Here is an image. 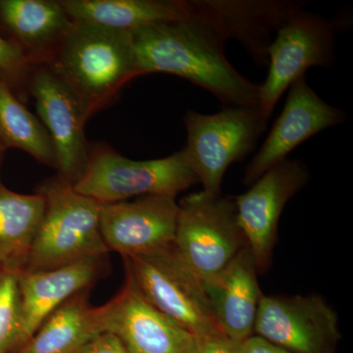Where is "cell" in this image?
Here are the masks:
<instances>
[{"mask_svg": "<svg viewBox=\"0 0 353 353\" xmlns=\"http://www.w3.org/2000/svg\"><path fill=\"white\" fill-rule=\"evenodd\" d=\"M44 210L41 192L21 194L0 183V269L25 271Z\"/></svg>", "mask_w": 353, "mask_h": 353, "instance_id": "20", "label": "cell"}, {"mask_svg": "<svg viewBox=\"0 0 353 353\" xmlns=\"http://www.w3.org/2000/svg\"><path fill=\"white\" fill-rule=\"evenodd\" d=\"M104 257H92L50 271L18 274L22 316L20 348L55 309L94 285L102 272Z\"/></svg>", "mask_w": 353, "mask_h": 353, "instance_id": "17", "label": "cell"}, {"mask_svg": "<svg viewBox=\"0 0 353 353\" xmlns=\"http://www.w3.org/2000/svg\"><path fill=\"white\" fill-rule=\"evenodd\" d=\"M148 303L194 336L224 334L216 322L201 279L174 245L138 256L123 257Z\"/></svg>", "mask_w": 353, "mask_h": 353, "instance_id": "6", "label": "cell"}, {"mask_svg": "<svg viewBox=\"0 0 353 353\" xmlns=\"http://www.w3.org/2000/svg\"><path fill=\"white\" fill-rule=\"evenodd\" d=\"M72 20L134 32L148 26L185 21L188 0H60Z\"/></svg>", "mask_w": 353, "mask_h": 353, "instance_id": "19", "label": "cell"}, {"mask_svg": "<svg viewBox=\"0 0 353 353\" xmlns=\"http://www.w3.org/2000/svg\"><path fill=\"white\" fill-rule=\"evenodd\" d=\"M180 208L176 197L146 196L101 204V234L109 252L123 257L159 252L175 243Z\"/></svg>", "mask_w": 353, "mask_h": 353, "instance_id": "13", "label": "cell"}, {"mask_svg": "<svg viewBox=\"0 0 353 353\" xmlns=\"http://www.w3.org/2000/svg\"><path fill=\"white\" fill-rule=\"evenodd\" d=\"M32 69L19 46L0 34V79L14 94L17 95V90L19 94L28 92Z\"/></svg>", "mask_w": 353, "mask_h": 353, "instance_id": "24", "label": "cell"}, {"mask_svg": "<svg viewBox=\"0 0 353 353\" xmlns=\"http://www.w3.org/2000/svg\"><path fill=\"white\" fill-rule=\"evenodd\" d=\"M46 210L24 272H43L92 257L106 256L101 234V203L79 194L60 176L39 187Z\"/></svg>", "mask_w": 353, "mask_h": 353, "instance_id": "3", "label": "cell"}, {"mask_svg": "<svg viewBox=\"0 0 353 353\" xmlns=\"http://www.w3.org/2000/svg\"><path fill=\"white\" fill-rule=\"evenodd\" d=\"M101 333L88 290L62 303L15 353H76Z\"/></svg>", "mask_w": 353, "mask_h": 353, "instance_id": "21", "label": "cell"}, {"mask_svg": "<svg viewBox=\"0 0 353 353\" xmlns=\"http://www.w3.org/2000/svg\"><path fill=\"white\" fill-rule=\"evenodd\" d=\"M137 76L181 77L215 95L225 108H256L260 85L241 76L225 52L226 39L196 21L148 26L131 32Z\"/></svg>", "mask_w": 353, "mask_h": 353, "instance_id": "1", "label": "cell"}, {"mask_svg": "<svg viewBox=\"0 0 353 353\" xmlns=\"http://www.w3.org/2000/svg\"><path fill=\"white\" fill-rule=\"evenodd\" d=\"M28 92L34 97L39 119L52 141L57 176L74 185L90 157L83 132L88 120L85 109L66 83L46 65L34 67Z\"/></svg>", "mask_w": 353, "mask_h": 353, "instance_id": "11", "label": "cell"}, {"mask_svg": "<svg viewBox=\"0 0 353 353\" xmlns=\"http://www.w3.org/2000/svg\"><path fill=\"white\" fill-rule=\"evenodd\" d=\"M4 150H6V148L0 143V164H1L2 155H3Z\"/></svg>", "mask_w": 353, "mask_h": 353, "instance_id": "28", "label": "cell"}, {"mask_svg": "<svg viewBox=\"0 0 353 353\" xmlns=\"http://www.w3.org/2000/svg\"><path fill=\"white\" fill-rule=\"evenodd\" d=\"M46 66L73 92L88 119L138 77L131 32L74 20Z\"/></svg>", "mask_w": 353, "mask_h": 353, "instance_id": "2", "label": "cell"}, {"mask_svg": "<svg viewBox=\"0 0 353 353\" xmlns=\"http://www.w3.org/2000/svg\"><path fill=\"white\" fill-rule=\"evenodd\" d=\"M22 316L17 274L0 269V353L21 347Z\"/></svg>", "mask_w": 353, "mask_h": 353, "instance_id": "23", "label": "cell"}, {"mask_svg": "<svg viewBox=\"0 0 353 353\" xmlns=\"http://www.w3.org/2000/svg\"><path fill=\"white\" fill-rule=\"evenodd\" d=\"M347 113L323 101L301 77L289 88L284 109L263 145L246 166L243 183L252 185L260 176L287 159L294 148L329 128L343 124Z\"/></svg>", "mask_w": 353, "mask_h": 353, "instance_id": "15", "label": "cell"}, {"mask_svg": "<svg viewBox=\"0 0 353 353\" xmlns=\"http://www.w3.org/2000/svg\"><path fill=\"white\" fill-rule=\"evenodd\" d=\"M197 183L183 150L159 159L132 160L108 146L95 145L73 189L99 203L108 204L132 197H176Z\"/></svg>", "mask_w": 353, "mask_h": 353, "instance_id": "4", "label": "cell"}, {"mask_svg": "<svg viewBox=\"0 0 353 353\" xmlns=\"http://www.w3.org/2000/svg\"><path fill=\"white\" fill-rule=\"evenodd\" d=\"M125 270L120 292L95 307L101 332L115 334L130 353H188L194 336L148 303L126 266Z\"/></svg>", "mask_w": 353, "mask_h": 353, "instance_id": "12", "label": "cell"}, {"mask_svg": "<svg viewBox=\"0 0 353 353\" xmlns=\"http://www.w3.org/2000/svg\"><path fill=\"white\" fill-rule=\"evenodd\" d=\"M254 336L294 353H334L338 316L320 296H262Z\"/></svg>", "mask_w": 353, "mask_h": 353, "instance_id": "10", "label": "cell"}, {"mask_svg": "<svg viewBox=\"0 0 353 353\" xmlns=\"http://www.w3.org/2000/svg\"><path fill=\"white\" fill-rule=\"evenodd\" d=\"M336 26L318 14H292L276 32L268 48V74L260 85V113L270 119L285 90L312 67H330L334 59Z\"/></svg>", "mask_w": 353, "mask_h": 353, "instance_id": "8", "label": "cell"}, {"mask_svg": "<svg viewBox=\"0 0 353 353\" xmlns=\"http://www.w3.org/2000/svg\"><path fill=\"white\" fill-rule=\"evenodd\" d=\"M0 143L23 150L39 163L57 169L52 141L43 123L0 79Z\"/></svg>", "mask_w": 353, "mask_h": 353, "instance_id": "22", "label": "cell"}, {"mask_svg": "<svg viewBox=\"0 0 353 353\" xmlns=\"http://www.w3.org/2000/svg\"><path fill=\"white\" fill-rule=\"evenodd\" d=\"M268 121L256 108L232 106L214 114L187 111L183 123L188 141L183 150L204 192L221 196L228 168L254 150Z\"/></svg>", "mask_w": 353, "mask_h": 353, "instance_id": "5", "label": "cell"}, {"mask_svg": "<svg viewBox=\"0 0 353 353\" xmlns=\"http://www.w3.org/2000/svg\"><path fill=\"white\" fill-rule=\"evenodd\" d=\"M257 275L252 253L246 248L217 275L202 282L221 331L239 343L248 340L254 331L263 296Z\"/></svg>", "mask_w": 353, "mask_h": 353, "instance_id": "16", "label": "cell"}, {"mask_svg": "<svg viewBox=\"0 0 353 353\" xmlns=\"http://www.w3.org/2000/svg\"><path fill=\"white\" fill-rule=\"evenodd\" d=\"M179 208L175 246L202 282L217 275L248 248L234 197L201 190L183 197Z\"/></svg>", "mask_w": 353, "mask_h": 353, "instance_id": "7", "label": "cell"}, {"mask_svg": "<svg viewBox=\"0 0 353 353\" xmlns=\"http://www.w3.org/2000/svg\"><path fill=\"white\" fill-rule=\"evenodd\" d=\"M76 353H130L119 338L109 333L101 332L88 341Z\"/></svg>", "mask_w": 353, "mask_h": 353, "instance_id": "26", "label": "cell"}, {"mask_svg": "<svg viewBox=\"0 0 353 353\" xmlns=\"http://www.w3.org/2000/svg\"><path fill=\"white\" fill-rule=\"evenodd\" d=\"M0 21L32 67L50 63L73 23L60 0H0Z\"/></svg>", "mask_w": 353, "mask_h": 353, "instance_id": "18", "label": "cell"}, {"mask_svg": "<svg viewBox=\"0 0 353 353\" xmlns=\"http://www.w3.org/2000/svg\"><path fill=\"white\" fill-rule=\"evenodd\" d=\"M241 353H294L289 352L273 345L269 341H265L264 339L259 336H253L248 338V340L243 341L241 345Z\"/></svg>", "mask_w": 353, "mask_h": 353, "instance_id": "27", "label": "cell"}, {"mask_svg": "<svg viewBox=\"0 0 353 353\" xmlns=\"http://www.w3.org/2000/svg\"><path fill=\"white\" fill-rule=\"evenodd\" d=\"M310 173L301 160L285 159L264 173L252 188L234 197L239 224L259 274L268 270L285 206L307 183Z\"/></svg>", "mask_w": 353, "mask_h": 353, "instance_id": "9", "label": "cell"}, {"mask_svg": "<svg viewBox=\"0 0 353 353\" xmlns=\"http://www.w3.org/2000/svg\"><path fill=\"white\" fill-rule=\"evenodd\" d=\"M241 345L225 334L194 336L188 353H241Z\"/></svg>", "mask_w": 353, "mask_h": 353, "instance_id": "25", "label": "cell"}, {"mask_svg": "<svg viewBox=\"0 0 353 353\" xmlns=\"http://www.w3.org/2000/svg\"><path fill=\"white\" fill-rule=\"evenodd\" d=\"M294 0H190L189 20L234 39L259 65L268 66L271 34L303 8Z\"/></svg>", "mask_w": 353, "mask_h": 353, "instance_id": "14", "label": "cell"}]
</instances>
